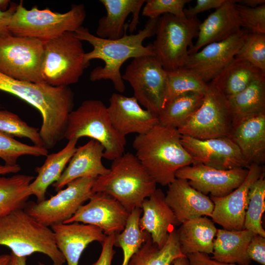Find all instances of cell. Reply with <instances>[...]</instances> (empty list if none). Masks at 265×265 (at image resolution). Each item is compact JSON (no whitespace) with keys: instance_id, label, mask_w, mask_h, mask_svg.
<instances>
[{"instance_id":"obj_34","label":"cell","mask_w":265,"mask_h":265,"mask_svg":"<svg viewBox=\"0 0 265 265\" xmlns=\"http://www.w3.org/2000/svg\"><path fill=\"white\" fill-rule=\"evenodd\" d=\"M204 94L188 92L166 103L158 116L161 125L179 129L202 105Z\"/></svg>"},{"instance_id":"obj_53","label":"cell","mask_w":265,"mask_h":265,"mask_svg":"<svg viewBox=\"0 0 265 265\" xmlns=\"http://www.w3.org/2000/svg\"><path fill=\"white\" fill-rule=\"evenodd\" d=\"M10 1L8 0H0V10L6 11L9 7Z\"/></svg>"},{"instance_id":"obj_16","label":"cell","mask_w":265,"mask_h":265,"mask_svg":"<svg viewBox=\"0 0 265 265\" xmlns=\"http://www.w3.org/2000/svg\"><path fill=\"white\" fill-rule=\"evenodd\" d=\"M130 213L115 198L103 192H94L86 204L63 223L80 222L101 229L106 236L125 229Z\"/></svg>"},{"instance_id":"obj_37","label":"cell","mask_w":265,"mask_h":265,"mask_svg":"<svg viewBox=\"0 0 265 265\" xmlns=\"http://www.w3.org/2000/svg\"><path fill=\"white\" fill-rule=\"evenodd\" d=\"M248 199L244 229L265 237V231L262 222V217L265 210V172L250 186Z\"/></svg>"},{"instance_id":"obj_43","label":"cell","mask_w":265,"mask_h":265,"mask_svg":"<svg viewBox=\"0 0 265 265\" xmlns=\"http://www.w3.org/2000/svg\"><path fill=\"white\" fill-rule=\"evenodd\" d=\"M247 254L251 261L265 265V237L255 234L248 245Z\"/></svg>"},{"instance_id":"obj_23","label":"cell","mask_w":265,"mask_h":265,"mask_svg":"<svg viewBox=\"0 0 265 265\" xmlns=\"http://www.w3.org/2000/svg\"><path fill=\"white\" fill-rule=\"evenodd\" d=\"M236 2V0H226L200 23L197 40L188 50V54L197 52L209 44L225 40L242 28Z\"/></svg>"},{"instance_id":"obj_2","label":"cell","mask_w":265,"mask_h":265,"mask_svg":"<svg viewBox=\"0 0 265 265\" xmlns=\"http://www.w3.org/2000/svg\"><path fill=\"white\" fill-rule=\"evenodd\" d=\"M158 19H149L145 27L136 34L127 35L126 32L122 37L115 40L100 38L82 26L78 29L75 32L78 38L93 47L92 51L85 53V63L89 65L90 61L94 59L105 62L104 67H97L91 72L90 80H109L116 91L123 92L125 85L120 72L123 64L131 58L154 56L152 44L144 46L143 42L155 34Z\"/></svg>"},{"instance_id":"obj_38","label":"cell","mask_w":265,"mask_h":265,"mask_svg":"<svg viewBox=\"0 0 265 265\" xmlns=\"http://www.w3.org/2000/svg\"><path fill=\"white\" fill-rule=\"evenodd\" d=\"M48 153V149L45 147L23 143L0 131V158L5 164L15 165L18 159L23 156H47Z\"/></svg>"},{"instance_id":"obj_46","label":"cell","mask_w":265,"mask_h":265,"mask_svg":"<svg viewBox=\"0 0 265 265\" xmlns=\"http://www.w3.org/2000/svg\"><path fill=\"white\" fill-rule=\"evenodd\" d=\"M189 265H238L227 264L214 260L208 254L204 253H194L186 255Z\"/></svg>"},{"instance_id":"obj_49","label":"cell","mask_w":265,"mask_h":265,"mask_svg":"<svg viewBox=\"0 0 265 265\" xmlns=\"http://www.w3.org/2000/svg\"><path fill=\"white\" fill-rule=\"evenodd\" d=\"M10 260L9 265H26L27 257H19L10 253ZM39 265H45L39 263Z\"/></svg>"},{"instance_id":"obj_5","label":"cell","mask_w":265,"mask_h":265,"mask_svg":"<svg viewBox=\"0 0 265 265\" xmlns=\"http://www.w3.org/2000/svg\"><path fill=\"white\" fill-rule=\"evenodd\" d=\"M0 245L19 257L42 253L51 260L53 265H63L66 262L51 228L38 222L24 209L0 217Z\"/></svg>"},{"instance_id":"obj_52","label":"cell","mask_w":265,"mask_h":265,"mask_svg":"<svg viewBox=\"0 0 265 265\" xmlns=\"http://www.w3.org/2000/svg\"><path fill=\"white\" fill-rule=\"evenodd\" d=\"M10 254L0 255V265H9Z\"/></svg>"},{"instance_id":"obj_45","label":"cell","mask_w":265,"mask_h":265,"mask_svg":"<svg viewBox=\"0 0 265 265\" xmlns=\"http://www.w3.org/2000/svg\"><path fill=\"white\" fill-rule=\"evenodd\" d=\"M226 0H197L196 4L193 7L184 9V13L186 17L191 18L196 17L200 12L211 9H217L222 5Z\"/></svg>"},{"instance_id":"obj_24","label":"cell","mask_w":265,"mask_h":265,"mask_svg":"<svg viewBox=\"0 0 265 265\" xmlns=\"http://www.w3.org/2000/svg\"><path fill=\"white\" fill-rule=\"evenodd\" d=\"M142 214L139 220L140 228L148 232L152 241L159 248L167 240L170 232L178 225L174 214L165 201V194L158 188L143 201Z\"/></svg>"},{"instance_id":"obj_36","label":"cell","mask_w":265,"mask_h":265,"mask_svg":"<svg viewBox=\"0 0 265 265\" xmlns=\"http://www.w3.org/2000/svg\"><path fill=\"white\" fill-rule=\"evenodd\" d=\"M166 72L164 105L182 94L191 92L204 94L207 89L208 83L192 71L185 67L166 71Z\"/></svg>"},{"instance_id":"obj_12","label":"cell","mask_w":265,"mask_h":265,"mask_svg":"<svg viewBox=\"0 0 265 265\" xmlns=\"http://www.w3.org/2000/svg\"><path fill=\"white\" fill-rule=\"evenodd\" d=\"M122 78L132 88L139 104L158 115L164 105L167 72L156 58L149 55L133 58Z\"/></svg>"},{"instance_id":"obj_44","label":"cell","mask_w":265,"mask_h":265,"mask_svg":"<svg viewBox=\"0 0 265 265\" xmlns=\"http://www.w3.org/2000/svg\"><path fill=\"white\" fill-rule=\"evenodd\" d=\"M115 234L106 236L101 243L102 250L98 260L90 265H112V261L115 254L113 249Z\"/></svg>"},{"instance_id":"obj_29","label":"cell","mask_w":265,"mask_h":265,"mask_svg":"<svg viewBox=\"0 0 265 265\" xmlns=\"http://www.w3.org/2000/svg\"><path fill=\"white\" fill-rule=\"evenodd\" d=\"M77 142L75 139L68 140L62 149L48 155L43 164L36 168L37 175L29 185V189L37 202L45 199L48 187L58 180L77 149Z\"/></svg>"},{"instance_id":"obj_6","label":"cell","mask_w":265,"mask_h":265,"mask_svg":"<svg viewBox=\"0 0 265 265\" xmlns=\"http://www.w3.org/2000/svg\"><path fill=\"white\" fill-rule=\"evenodd\" d=\"M88 137L104 147L103 158L113 160L125 153L126 136L119 133L110 120L107 107L99 100L84 101L69 114L64 138L78 141Z\"/></svg>"},{"instance_id":"obj_8","label":"cell","mask_w":265,"mask_h":265,"mask_svg":"<svg viewBox=\"0 0 265 265\" xmlns=\"http://www.w3.org/2000/svg\"><path fill=\"white\" fill-rule=\"evenodd\" d=\"M82 41L75 32H65L44 41L42 66L43 81L53 86L77 83L89 65L84 62Z\"/></svg>"},{"instance_id":"obj_18","label":"cell","mask_w":265,"mask_h":265,"mask_svg":"<svg viewBox=\"0 0 265 265\" xmlns=\"http://www.w3.org/2000/svg\"><path fill=\"white\" fill-rule=\"evenodd\" d=\"M264 172V168L261 165L251 163L246 178L239 186L224 196H211L214 204L212 221L225 230L244 229L249 189Z\"/></svg>"},{"instance_id":"obj_40","label":"cell","mask_w":265,"mask_h":265,"mask_svg":"<svg viewBox=\"0 0 265 265\" xmlns=\"http://www.w3.org/2000/svg\"><path fill=\"white\" fill-rule=\"evenodd\" d=\"M235 58L249 62L265 73V33L249 32Z\"/></svg>"},{"instance_id":"obj_17","label":"cell","mask_w":265,"mask_h":265,"mask_svg":"<svg viewBox=\"0 0 265 265\" xmlns=\"http://www.w3.org/2000/svg\"><path fill=\"white\" fill-rule=\"evenodd\" d=\"M248 168L222 170L198 163L178 170L176 178L185 179L190 186L205 195L224 196L239 186L246 178Z\"/></svg>"},{"instance_id":"obj_42","label":"cell","mask_w":265,"mask_h":265,"mask_svg":"<svg viewBox=\"0 0 265 265\" xmlns=\"http://www.w3.org/2000/svg\"><path fill=\"white\" fill-rule=\"evenodd\" d=\"M242 27L250 33H265V4L249 7L236 2Z\"/></svg>"},{"instance_id":"obj_47","label":"cell","mask_w":265,"mask_h":265,"mask_svg":"<svg viewBox=\"0 0 265 265\" xmlns=\"http://www.w3.org/2000/svg\"><path fill=\"white\" fill-rule=\"evenodd\" d=\"M18 4L10 2L9 7L5 11L0 10V36L12 35L8 29L10 19L14 13Z\"/></svg>"},{"instance_id":"obj_31","label":"cell","mask_w":265,"mask_h":265,"mask_svg":"<svg viewBox=\"0 0 265 265\" xmlns=\"http://www.w3.org/2000/svg\"><path fill=\"white\" fill-rule=\"evenodd\" d=\"M265 77V73L249 62L235 59L211 82L227 97L242 91L253 81Z\"/></svg>"},{"instance_id":"obj_9","label":"cell","mask_w":265,"mask_h":265,"mask_svg":"<svg viewBox=\"0 0 265 265\" xmlns=\"http://www.w3.org/2000/svg\"><path fill=\"white\" fill-rule=\"evenodd\" d=\"M200 22L196 17H179L165 14L158 19L152 44L154 57L166 71L183 67L197 36Z\"/></svg>"},{"instance_id":"obj_14","label":"cell","mask_w":265,"mask_h":265,"mask_svg":"<svg viewBox=\"0 0 265 265\" xmlns=\"http://www.w3.org/2000/svg\"><path fill=\"white\" fill-rule=\"evenodd\" d=\"M248 33L242 28L225 40L205 46L189 54L183 67L192 71L205 83L211 82L235 59Z\"/></svg>"},{"instance_id":"obj_35","label":"cell","mask_w":265,"mask_h":265,"mask_svg":"<svg viewBox=\"0 0 265 265\" xmlns=\"http://www.w3.org/2000/svg\"><path fill=\"white\" fill-rule=\"evenodd\" d=\"M142 212L141 208L132 210L124 230L115 235L114 246L121 248L123 253L121 265H128L132 256L150 237L148 232L140 228L139 220Z\"/></svg>"},{"instance_id":"obj_21","label":"cell","mask_w":265,"mask_h":265,"mask_svg":"<svg viewBox=\"0 0 265 265\" xmlns=\"http://www.w3.org/2000/svg\"><path fill=\"white\" fill-rule=\"evenodd\" d=\"M51 228L56 245L68 265H78L88 245L94 241L102 243L106 237L99 228L80 222L55 224Z\"/></svg>"},{"instance_id":"obj_1","label":"cell","mask_w":265,"mask_h":265,"mask_svg":"<svg viewBox=\"0 0 265 265\" xmlns=\"http://www.w3.org/2000/svg\"><path fill=\"white\" fill-rule=\"evenodd\" d=\"M0 90L12 94L35 107L42 117L39 130L44 147L53 148L64 138L74 94L69 86L16 80L0 73Z\"/></svg>"},{"instance_id":"obj_19","label":"cell","mask_w":265,"mask_h":265,"mask_svg":"<svg viewBox=\"0 0 265 265\" xmlns=\"http://www.w3.org/2000/svg\"><path fill=\"white\" fill-rule=\"evenodd\" d=\"M107 107L111 122L123 136L130 133L142 134L159 124L158 115L142 108L134 96L113 93Z\"/></svg>"},{"instance_id":"obj_30","label":"cell","mask_w":265,"mask_h":265,"mask_svg":"<svg viewBox=\"0 0 265 265\" xmlns=\"http://www.w3.org/2000/svg\"><path fill=\"white\" fill-rule=\"evenodd\" d=\"M227 98L233 128L247 118L265 113V77L253 81L242 91Z\"/></svg>"},{"instance_id":"obj_13","label":"cell","mask_w":265,"mask_h":265,"mask_svg":"<svg viewBox=\"0 0 265 265\" xmlns=\"http://www.w3.org/2000/svg\"><path fill=\"white\" fill-rule=\"evenodd\" d=\"M93 177L75 179L55 195L26 205L25 211L39 223L47 226L63 223L71 218L92 195Z\"/></svg>"},{"instance_id":"obj_20","label":"cell","mask_w":265,"mask_h":265,"mask_svg":"<svg viewBox=\"0 0 265 265\" xmlns=\"http://www.w3.org/2000/svg\"><path fill=\"white\" fill-rule=\"evenodd\" d=\"M168 186L165 201L178 225L203 216L211 217L213 203L210 197L190 186L186 180L176 178Z\"/></svg>"},{"instance_id":"obj_10","label":"cell","mask_w":265,"mask_h":265,"mask_svg":"<svg viewBox=\"0 0 265 265\" xmlns=\"http://www.w3.org/2000/svg\"><path fill=\"white\" fill-rule=\"evenodd\" d=\"M233 129L227 97L217 86L209 82L202 105L178 130L181 135L205 140L231 138Z\"/></svg>"},{"instance_id":"obj_3","label":"cell","mask_w":265,"mask_h":265,"mask_svg":"<svg viewBox=\"0 0 265 265\" xmlns=\"http://www.w3.org/2000/svg\"><path fill=\"white\" fill-rule=\"evenodd\" d=\"M132 146L135 156L152 179L162 186L174 181L178 170L193 164L176 128L159 124L147 132L137 134Z\"/></svg>"},{"instance_id":"obj_50","label":"cell","mask_w":265,"mask_h":265,"mask_svg":"<svg viewBox=\"0 0 265 265\" xmlns=\"http://www.w3.org/2000/svg\"><path fill=\"white\" fill-rule=\"evenodd\" d=\"M236 2H239L240 4L249 7H256L265 4V0H236Z\"/></svg>"},{"instance_id":"obj_27","label":"cell","mask_w":265,"mask_h":265,"mask_svg":"<svg viewBox=\"0 0 265 265\" xmlns=\"http://www.w3.org/2000/svg\"><path fill=\"white\" fill-rule=\"evenodd\" d=\"M217 229L214 222L206 216L182 223L176 232L182 253L186 256L198 252L212 253Z\"/></svg>"},{"instance_id":"obj_15","label":"cell","mask_w":265,"mask_h":265,"mask_svg":"<svg viewBox=\"0 0 265 265\" xmlns=\"http://www.w3.org/2000/svg\"><path fill=\"white\" fill-rule=\"evenodd\" d=\"M181 142L193 159V164L201 163L222 170L248 169L250 166L230 138L201 140L181 135Z\"/></svg>"},{"instance_id":"obj_51","label":"cell","mask_w":265,"mask_h":265,"mask_svg":"<svg viewBox=\"0 0 265 265\" xmlns=\"http://www.w3.org/2000/svg\"><path fill=\"white\" fill-rule=\"evenodd\" d=\"M173 265H189V262L186 256L182 257L176 259Z\"/></svg>"},{"instance_id":"obj_4","label":"cell","mask_w":265,"mask_h":265,"mask_svg":"<svg viewBox=\"0 0 265 265\" xmlns=\"http://www.w3.org/2000/svg\"><path fill=\"white\" fill-rule=\"evenodd\" d=\"M109 172L96 178L93 193L105 192L129 212L141 208L144 199L156 190L157 184L135 155L127 152L112 160Z\"/></svg>"},{"instance_id":"obj_11","label":"cell","mask_w":265,"mask_h":265,"mask_svg":"<svg viewBox=\"0 0 265 265\" xmlns=\"http://www.w3.org/2000/svg\"><path fill=\"white\" fill-rule=\"evenodd\" d=\"M44 41L10 35L0 36V73L24 81L45 83L42 77Z\"/></svg>"},{"instance_id":"obj_25","label":"cell","mask_w":265,"mask_h":265,"mask_svg":"<svg viewBox=\"0 0 265 265\" xmlns=\"http://www.w3.org/2000/svg\"><path fill=\"white\" fill-rule=\"evenodd\" d=\"M104 148L98 141L91 139L77 148L58 180L52 186L56 191L62 189L72 181L82 177L97 178L107 174L109 168L103 164Z\"/></svg>"},{"instance_id":"obj_39","label":"cell","mask_w":265,"mask_h":265,"mask_svg":"<svg viewBox=\"0 0 265 265\" xmlns=\"http://www.w3.org/2000/svg\"><path fill=\"white\" fill-rule=\"evenodd\" d=\"M40 129L29 126L18 115L7 110L0 109V131L11 136L29 139L36 146L44 147Z\"/></svg>"},{"instance_id":"obj_28","label":"cell","mask_w":265,"mask_h":265,"mask_svg":"<svg viewBox=\"0 0 265 265\" xmlns=\"http://www.w3.org/2000/svg\"><path fill=\"white\" fill-rule=\"evenodd\" d=\"M254 235L246 229H217L212 258L227 264L249 265L251 261L247 255V248Z\"/></svg>"},{"instance_id":"obj_22","label":"cell","mask_w":265,"mask_h":265,"mask_svg":"<svg viewBox=\"0 0 265 265\" xmlns=\"http://www.w3.org/2000/svg\"><path fill=\"white\" fill-rule=\"evenodd\" d=\"M106 15L98 22L97 36L115 40L122 37L128 27L131 33L136 28L139 14L145 0H101Z\"/></svg>"},{"instance_id":"obj_48","label":"cell","mask_w":265,"mask_h":265,"mask_svg":"<svg viewBox=\"0 0 265 265\" xmlns=\"http://www.w3.org/2000/svg\"><path fill=\"white\" fill-rule=\"evenodd\" d=\"M21 166L19 164L8 165L0 164V176L10 173H16L20 171Z\"/></svg>"},{"instance_id":"obj_41","label":"cell","mask_w":265,"mask_h":265,"mask_svg":"<svg viewBox=\"0 0 265 265\" xmlns=\"http://www.w3.org/2000/svg\"><path fill=\"white\" fill-rule=\"evenodd\" d=\"M188 0H148L145 1L142 14L149 19H157L161 15L169 14L179 17H186L185 5Z\"/></svg>"},{"instance_id":"obj_26","label":"cell","mask_w":265,"mask_h":265,"mask_svg":"<svg viewBox=\"0 0 265 265\" xmlns=\"http://www.w3.org/2000/svg\"><path fill=\"white\" fill-rule=\"evenodd\" d=\"M231 138L250 165L265 160V113L247 118L234 127Z\"/></svg>"},{"instance_id":"obj_7","label":"cell","mask_w":265,"mask_h":265,"mask_svg":"<svg viewBox=\"0 0 265 265\" xmlns=\"http://www.w3.org/2000/svg\"><path fill=\"white\" fill-rule=\"evenodd\" d=\"M85 17L83 4H73L69 11L60 13L49 8L39 9L36 5L27 9L21 1L10 19L8 29L14 36L46 41L65 32H75L82 26Z\"/></svg>"},{"instance_id":"obj_33","label":"cell","mask_w":265,"mask_h":265,"mask_svg":"<svg viewBox=\"0 0 265 265\" xmlns=\"http://www.w3.org/2000/svg\"><path fill=\"white\" fill-rule=\"evenodd\" d=\"M34 178L24 174L8 177L0 176V217L26 207L32 195L29 185Z\"/></svg>"},{"instance_id":"obj_32","label":"cell","mask_w":265,"mask_h":265,"mask_svg":"<svg viewBox=\"0 0 265 265\" xmlns=\"http://www.w3.org/2000/svg\"><path fill=\"white\" fill-rule=\"evenodd\" d=\"M185 256L175 229L160 248L152 241L150 236L132 256L128 265H173L176 259Z\"/></svg>"}]
</instances>
